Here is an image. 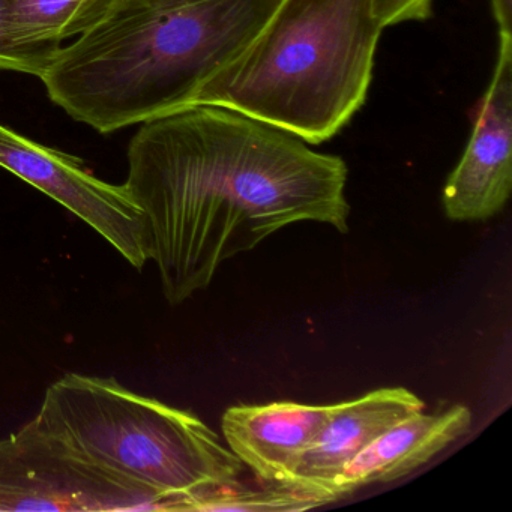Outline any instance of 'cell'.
I'll return each mask as SVG.
<instances>
[{
	"mask_svg": "<svg viewBox=\"0 0 512 512\" xmlns=\"http://www.w3.org/2000/svg\"><path fill=\"white\" fill-rule=\"evenodd\" d=\"M331 404H239L221 418L227 448L260 481L289 487L293 472L328 421Z\"/></svg>",
	"mask_w": 512,
	"mask_h": 512,
	"instance_id": "cell-9",
	"label": "cell"
},
{
	"mask_svg": "<svg viewBox=\"0 0 512 512\" xmlns=\"http://www.w3.org/2000/svg\"><path fill=\"white\" fill-rule=\"evenodd\" d=\"M41 428L92 463L166 496L194 499L238 481L239 458L199 416L113 377L71 373L49 386Z\"/></svg>",
	"mask_w": 512,
	"mask_h": 512,
	"instance_id": "cell-4",
	"label": "cell"
},
{
	"mask_svg": "<svg viewBox=\"0 0 512 512\" xmlns=\"http://www.w3.org/2000/svg\"><path fill=\"white\" fill-rule=\"evenodd\" d=\"M8 511H188V503L92 463L32 419L0 439V512Z\"/></svg>",
	"mask_w": 512,
	"mask_h": 512,
	"instance_id": "cell-5",
	"label": "cell"
},
{
	"mask_svg": "<svg viewBox=\"0 0 512 512\" xmlns=\"http://www.w3.org/2000/svg\"><path fill=\"white\" fill-rule=\"evenodd\" d=\"M383 29L374 0H278L194 106L242 113L311 146L328 142L367 101Z\"/></svg>",
	"mask_w": 512,
	"mask_h": 512,
	"instance_id": "cell-3",
	"label": "cell"
},
{
	"mask_svg": "<svg viewBox=\"0 0 512 512\" xmlns=\"http://www.w3.org/2000/svg\"><path fill=\"white\" fill-rule=\"evenodd\" d=\"M434 0H374L383 28L404 22H424L433 14Z\"/></svg>",
	"mask_w": 512,
	"mask_h": 512,
	"instance_id": "cell-13",
	"label": "cell"
},
{
	"mask_svg": "<svg viewBox=\"0 0 512 512\" xmlns=\"http://www.w3.org/2000/svg\"><path fill=\"white\" fill-rule=\"evenodd\" d=\"M0 167L85 221L134 268L142 269L149 262L145 223L124 185L101 181L79 158L2 124Z\"/></svg>",
	"mask_w": 512,
	"mask_h": 512,
	"instance_id": "cell-6",
	"label": "cell"
},
{
	"mask_svg": "<svg viewBox=\"0 0 512 512\" xmlns=\"http://www.w3.org/2000/svg\"><path fill=\"white\" fill-rule=\"evenodd\" d=\"M116 2L118 0H5V29L11 44L31 59L43 76L62 49V43L94 28Z\"/></svg>",
	"mask_w": 512,
	"mask_h": 512,
	"instance_id": "cell-11",
	"label": "cell"
},
{
	"mask_svg": "<svg viewBox=\"0 0 512 512\" xmlns=\"http://www.w3.org/2000/svg\"><path fill=\"white\" fill-rule=\"evenodd\" d=\"M346 161L293 134L217 106L142 124L127 188L145 223L164 298L208 289L220 266L304 221L349 233Z\"/></svg>",
	"mask_w": 512,
	"mask_h": 512,
	"instance_id": "cell-1",
	"label": "cell"
},
{
	"mask_svg": "<svg viewBox=\"0 0 512 512\" xmlns=\"http://www.w3.org/2000/svg\"><path fill=\"white\" fill-rule=\"evenodd\" d=\"M4 4L5 0H0V71H16V73L40 77V68L19 52L8 38L4 22Z\"/></svg>",
	"mask_w": 512,
	"mask_h": 512,
	"instance_id": "cell-14",
	"label": "cell"
},
{
	"mask_svg": "<svg viewBox=\"0 0 512 512\" xmlns=\"http://www.w3.org/2000/svg\"><path fill=\"white\" fill-rule=\"evenodd\" d=\"M424 409V401L403 386L380 388L355 400L331 404L328 421L302 455L289 487L329 503V484L350 460L383 431Z\"/></svg>",
	"mask_w": 512,
	"mask_h": 512,
	"instance_id": "cell-8",
	"label": "cell"
},
{
	"mask_svg": "<svg viewBox=\"0 0 512 512\" xmlns=\"http://www.w3.org/2000/svg\"><path fill=\"white\" fill-rule=\"evenodd\" d=\"M472 410L464 404L437 413H413L383 431L343 467L329 484V502L365 485L397 481L433 460L469 433Z\"/></svg>",
	"mask_w": 512,
	"mask_h": 512,
	"instance_id": "cell-10",
	"label": "cell"
},
{
	"mask_svg": "<svg viewBox=\"0 0 512 512\" xmlns=\"http://www.w3.org/2000/svg\"><path fill=\"white\" fill-rule=\"evenodd\" d=\"M325 505L313 494L286 485L244 487L239 481L209 490L194 499L193 512H293Z\"/></svg>",
	"mask_w": 512,
	"mask_h": 512,
	"instance_id": "cell-12",
	"label": "cell"
},
{
	"mask_svg": "<svg viewBox=\"0 0 512 512\" xmlns=\"http://www.w3.org/2000/svg\"><path fill=\"white\" fill-rule=\"evenodd\" d=\"M278 0H118L40 77L50 100L101 134L193 107Z\"/></svg>",
	"mask_w": 512,
	"mask_h": 512,
	"instance_id": "cell-2",
	"label": "cell"
},
{
	"mask_svg": "<svg viewBox=\"0 0 512 512\" xmlns=\"http://www.w3.org/2000/svg\"><path fill=\"white\" fill-rule=\"evenodd\" d=\"M499 37H512V0H491Z\"/></svg>",
	"mask_w": 512,
	"mask_h": 512,
	"instance_id": "cell-15",
	"label": "cell"
},
{
	"mask_svg": "<svg viewBox=\"0 0 512 512\" xmlns=\"http://www.w3.org/2000/svg\"><path fill=\"white\" fill-rule=\"evenodd\" d=\"M499 56L476 107L472 136L446 179L442 203L452 221L499 214L512 190V37H499Z\"/></svg>",
	"mask_w": 512,
	"mask_h": 512,
	"instance_id": "cell-7",
	"label": "cell"
}]
</instances>
